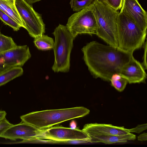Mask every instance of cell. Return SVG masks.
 Listing matches in <instances>:
<instances>
[{
	"label": "cell",
	"instance_id": "cell-1",
	"mask_svg": "<svg viewBox=\"0 0 147 147\" xmlns=\"http://www.w3.org/2000/svg\"><path fill=\"white\" fill-rule=\"evenodd\" d=\"M82 50L85 63L93 77L107 82L113 74H119L133 57V53L96 41L87 43Z\"/></svg>",
	"mask_w": 147,
	"mask_h": 147
},
{
	"label": "cell",
	"instance_id": "cell-2",
	"mask_svg": "<svg viewBox=\"0 0 147 147\" xmlns=\"http://www.w3.org/2000/svg\"><path fill=\"white\" fill-rule=\"evenodd\" d=\"M89 109L83 107L45 110L33 112L22 115V122L40 129L49 128L53 125L88 114Z\"/></svg>",
	"mask_w": 147,
	"mask_h": 147
},
{
	"label": "cell",
	"instance_id": "cell-3",
	"mask_svg": "<svg viewBox=\"0 0 147 147\" xmlns=\"http://www.w3.org/2000/svg\"><path fill=\"white\" fill-rule=\"evenodd\" d=\"M88 6L96 20V34L108 45L118 47L117 20L119 12L95 0Z\"/></svg>",
	"mask_w": 147,
	"mask_h": 147
},
{
	"label": "cell",
	"instance_id": "cell-4",
	"mask_svg": "<svg viewBox=\"0 0 147 147\" xmlns=\"http://www.w3.org/2000/svg\"><path fill=\"white\" fill-rule=\"evenodd\" d=\"M117 26L118 47L120 49L133 53L144 45L147 32L120 12L117 17Z\"/></svg>",
	"mask_w": 147,
	"mask_h": 147
},
{
	"label": "cell",
	"instance_id": "cell-5",
	"mask_svg": "<svg viewBox=\"0 0 147 147\" xmlns=\"http://www.w3.org/2000/svg\"><path fill=\"white\" fill-rule=\"evenodd\" d=\"M55 40L53 49L55 60L52 69L55 72H68L70 66V54L74 38L66 26L61 24L52 33Z\"/></svg>",
	"mask_w": 147,
	"mask_h": 147
},
{
	"label": "cell",
	"instance_id": "cell-6",
	"mask_svg": "<svg viewBox=\"0 0 147 147\" xmlns=\"http://www.w3.org/2000/svg\"><path fill=\"white\" fill-rule=\"evenodd\" d=\"M17 10L29 35L35 38L45 32V24L40 14L25 0H15Z\"/></svg>",
	"mask_w": 147,
	"mask_h": 147
},
{
	"label": "cell",
	"instance_id": "cell-7",
	"mask_svg": "<svg viewBox=\"0 0 147 147\" xmlns=\"http://www.w3.org/2000/svg\"><path fill=\"white\" fill-rule=\"evenodd\" d=\"M66 26L74 39L79 34H96V20L89 6L71 15Z\"/></svg>",
	"mask_w": 147,
	"mask_h": 147
},
{
	"label": "cell",
	"instance_id": "cell-8",
	"mask_svg": "<svg viewBox=\"0 0 147 147\" xmlns=\"http://www.w3.org/2000/svg\"><path fill=\"white\" fill-rule=\"evenodd\" d=\"M89 138L86 132L77 127L72 129L58 126L43 129L37 139H46L58 142L80 140L88 142Z\"/></svg>",
	"mask_w": 147,
	"mask_h": 147
},
{
	"label": "cell",
	"instance_id": "cell-9",
	"mask_svg": "<svg viewBox=\"0 0 147 147\" xmlns=\"http://www.w3.org/2000/svg\"><path fill=\"white\" fill-rule=\"evenodd\" d=\"M43 130L22 122L18 124H13L9 127L1 137L13 140L20 139L23 140L22 142H27L37 139Z\"/></svg>",
	"mask_w": 147,
	"mask_h": 147
},
{
	"label": "cell",
	"instance_id": "cell-10",
	"mask_svg": "<svg viewBox=\"0 0 147 147\" xmlns=\"http://www.w3.org/2000/svg\"><path fill=\"white\" fill-rule=\"evenodd\" d=\"M120 12L128 17L144 32H147V13L138 0H123Z\"/></svg>",
	"mask_w": 147,
	"mask_h": 147
},
{
	"label": "cell",
	"instance_id": "cell-11",
	"mask_svg": "<svg viewBox=\"0 0 147 147\" xmlns=\"http://www.w3.org/2000/svg\"><path fill=\"white\" fill-rule=\"evenodd\" d=\"M0 56L7 66L21 67L31 57V54L27 45H17L0 53Z\"/></svg>",
	"mask_w": 147,
	"mask_h": 147
},
{
	"label": "cell",
	"instance_id": "cell-12",
	"mask_svg": "<svg viewBox=\"0 0 147 147\" xmlns=\"http://www.w3.org/2000/svg\"><path fill=\"white\" fill-rule=\"evenodd\" d=\"M119 74L129 84L144 82L147 77L142 63L134 57L123 67Z\"/></svg>",
	"mask_w": 147,
	"mask_h": 147
},
{
	"label": "cell",
	"instance_id": "cell-13",
	"mask_svg": "<svg viewBox=\"0 0 147 147\" xmlns=\"http://www.w3.org/2000/svg\"><path fill=\"white\" fill-rule=\"evenodd\" d=\"M88 135L98 134L124 136L130 133L123 126H114L111 124L90 123L85 124L82 129Z\"/></svg>",
	"mask_w": 147,
	"mask_h": 147
},
{
	"label": "cell",
	"instance_id": "cell-14",
	"mask_svg": "<svg viewBox=\"0 0 147 147\" xmlns=\"http://www.w3.org/2000/svg\"><path fill=\"white\" fill-rule=\"evenodd\" d=\"M90 138L88 142L90 143H102L111 144L118 143H125L128 140H134L136 136L131 133L124 136L98 134L88 135Z\"/></svg>",
	"mask_w": 147,
	"mask_h": 147
},
{
	"label": "cell",
	"instance_id": "cell-15",
	"mask_svg": "<svg viewBox=\"0 0 147 147\" xmlns=\"http://www.w3.org/2000/svg\"><path fill=\"white\" fill-rule=\"evenodd\" d=\"M0 9L13 19L21 27L24 28L16 7L15 0H0Z\"/></svg>",
	"mask_w": 147,
	"mask_h": 147
},
{
	"label": "cell",
	"instance_id": "cell-16",
	"mask_svg": "<svg viewBox=\"0 0 147 147\" xmlns=\"http://www.w3.org/2000/svg\"><path fill=\"white\" fill-rule=\"evenodd\" d=\"M23 70L21 67L9 68L0 74V86L22 76Z\"/></svg>",
	"mask_w": 147,
	"mask_h": 147
},
{
	"label": "cell",
	"instance_id": "cell-17",
	"mask_svg": "<svg viewBox=\"0 0 147 147\" xmlns=\"http://www.w3.org/2000/svg\"><path fill=\"white\" fill-rule=\"evenodd\" d=\"M34 43L38 49L45 51L53 49L54 41L52 38L43 34L35 38Z\"/></svg>",
	"mask_w": 147,
	"mask_h": 147
},
{
	"label": "cell",
	"instance_id": "cell-18",
	"mask_svg": "<svg viewBox=\"0 0 147 147\" xmlns=\"http://www.w3.org/2000/svg\"><path fill=\"white\" fill-rule=\"evenodd\" d=\"M110 81L111 85L120 92L124 90L128 83L126 79L118 73L113 74L111 78Z\"/></svg>",
	"mask_w": 147,
	"mask_h": 147
},
{
	"label": "cell",
	"instance_id": "cell-19",
	"mask_svg": "<svg viewBox=\"0 0 147 147\" xmlns=\"http://www.w3.org/2000/svg\"><path fill=\"white\" fill-rule=\"evenodd\" d=\"M17 46L11 37L6 36L0 32V53Z\"/></svg>",
	"mask_w": 147,
	"mask_h": 147
},
{
	"label": "cell",
	"instance_id": "cell-20",
	"mask_svg": "<svg viewBox=\"0 0 147 147\" xmlns=\"http://www.w3.org/2000/svg\"><path fill=\"white\" fill-rule=\"evenodd\" d=\"M0 19L5 24L12 28L14 31H18L21 27L13 19L0 9Z\"/></svg>",
	"mask_w": 147,
	"mask_h": 147
},
{
	"label": "cell",
	"instance_id": "cell-21",
	"mask_svg": "<svg viewBox=\"0 0 147 147\" xmlns=\"http://www.w3.org/2000/svg\"><path fill=\"white\" fill-rule=\"evenodd\" d=\"M94 0H71L70 4L73 11L78 12L88 7Z\"/></svg>",
	"mask_w": 147,
	"mask_h": 147
},
{
	"label": "cell",
	"instance_id": "cell-22",
	"mask_svg": "<svg viewBox=\"0 0 147 147\" xmlns=\"http://www.w3.org/2000/svg\"><path fill=\"white\" fill-rule=\"evenodd\" d=\"M123 0H108V5L116 11L121 9Z\"/></svg>",
	"mask_w": 147,
	"mask_h": 147
},
{
	"label": "cell",
	"instance_id": "cell-23",
	"mask_svg": "<svg viewBox=\"0 0 147 147\" xmlns=\"http://www.w3.org/2000/svg\"><path fill=\"white\" fill-rule=\"evenodd\" d=\"M147 123L138 125L136 127L131 129H126L129 132H135L140 133L143 131L147 129Z\"/></svg>",
	"mask_w": 147,
	"mask_h": 147
},
{
	"label": "cell",
	"instance_id": "cell-24",
	"mask_svg": "<svg viewBox=\"0 0 147 147\" xmlns=\"http://www.w3.org/2000/svg\"><path fill=\"white\" fill-rule=\"evenodd\" d=\"M13 124L10 123L5 118L0 122V137L4 131Z\"/></svg>",
	"mask_w": 147,
	"mask_h": 147
},
{
	"label": "cell",
	"instance_id": "cell-25",
	"mask_svg": "<svg viewBox=\"0 0 147 147\" xmlns=\"http://www.w3.org/2000/svg\"><path fill=\"white\" fill-rule=\"evenodd\" d=\"M144 54L143 57V61L142 63L145 70L147 69V63L146 61V54L147 51V42L146 41L144 44Z\"/></svg>",
	"mask_w": 147,
	"mask_h": 147
},
{
	"label": "cell",
	"instance_id": "cell-26",
	"mask_svg": "<svg viewBox=\"0 0 147 147\" xmlns=\"http://www.w3.org/2000/svg\"><path fill=\"white\" fill-rule=\"evenodd\" d=\"M10 68L6 65L0 56V74L7 69Z\"/></svg>",
	"mask_w": 147,
	"mask_h": 147
},
{
	"label": "cell",
	"instance_id": "cell-27",
	"mask_svg": "<svg viewBox=\"0 0 147 147\" xmlns=\"http://www.w3.org/2000/svg\"><path fill=\"white\" fill-rule=\"evenodd\" d=\"M138 139L139 141H143L147 140V133H144L138 137Z\"/></svg>",
	"mask_w": 147,
	"mask_h": 147
},
{
	"label": "cell",
	"instance_id": "cell-28",
	"mask_svg": "<svg viewBox=\"0 0 147 147\" xmlns=\"http://www.w3.org/2000/svg\"><path fill=\"white\" fill-rule=\"evenodd\" d=\"M7 113L5 111H0V122L5 118Z\"/></svg>",
	"mask_w": 147,
	"mask_h": 147
},
{
	"label": "cell",
	"instance_id": "cell-29",
	"mask_svg": "<svg viewBox=\"0 0 147 147\" xmlns=\"http://www.w3.org/2000/svg\"><path fill=\"white\" fill-rule=\"evenodd\" d=\"M70 128L72 129H75L76 128V124L74 121H72L70 123Z\"/></svg>",
	"mask_w": 147,
	"mask_h": 147
},
{
	"label": "cell",
	"instance_id": "cell-30",
	"mask_svg": "<svg viewBox=\"0 0 147 147\" xmlns=\"http://www.w3.org/2000/svg\"><path fill=\"white\" fill-rule=\"evenodd\" d=\"M28 3L32 5L34 3L40 1L42 0H25Z\"/></svg>",
	"mask_w": 147,
	"mask_h": 147
},
{
	"label": "cell",
	"instance_id": "cell-31",
	"mask_svg": "<svg viewBox=\"0 0 147 147\" xmlns=\"http://www.w3.org/2000/svg\"><path fill=\"white\" fill-rule=\"evenodd\" d=\"M108 5V0H95Z\"/></svg>",
	"mask_w": 147,
	"mask_h": 147
}]
</instances>
